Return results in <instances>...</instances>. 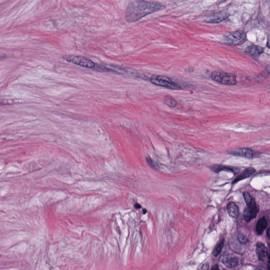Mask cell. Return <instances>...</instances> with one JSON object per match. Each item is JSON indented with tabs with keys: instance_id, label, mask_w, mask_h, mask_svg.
<instances>
[{
	"instance_id": "8992f818",
	"label": "cell",
	"mask_w": 270,
	"mask_h": 270,
	"mask_svg": "<svg viewBox=\"0 0 270 270\" xmlns=\"http://www.w3.org/2000/svg\"><path fill=\"white\" fill-rule=\"evenodd\" d=\"M246 33L241 30L229 33L225 38L226 43L233 46L242 45L246 41Z\"/></svg>"
},
{
	"instance_id": "44dd1931",
	"label": "cell",
	"mask_w": 270,
	"mask_h": 270,
	"mask_svg": "<svg viewBox=\"0 0 270 270\" xmlns=\"http://www.w3.org/2000/svg\"><path fill=\"white\" fill-rule=\"evenodd\" d=\"M221 270L219 268V267H218V265L217 264H216V265H214L213 267H212V270Z\"/></svg>"
},
{
	"instance_id": "7402d4cb",
	"label": "cell",
	"mask_w": 270,
	"mask_h": 270,
	"mask_svg": "<svg viewBox=\"0 0 270 270\" xmlns=\"http://www.w3.org/2000/svg\"><path fill=\"white\" fill-rule=\"evenodd\" d=\"M5 57H6V55L0 53V60H3L5 58Z\"/></svg>"
},
{
	"instance_id": "5b68a950",
	"label": "cell",
	"mask_w": 270,
	"mask_h": 270,
	"mask_svg": "<svg viewBox=\"0 0 270 270\" xmlns=\"http://www.w3.org/2000/svg\"><path fill=\"white\" fill-rule=\"evenodd\" d=\"M64 59L68 62L86 68L94 69L97 65L96 63L90 59L80 55H68L64 56Z\"/></svg>"
},
{
	"instance_id": "52a82bcc",
	"label": "cell",
	"mask_w": 270,
	"mask_h": 270,
	"mask_svg": "<svg viewBox=\"0 0 270 270\" xmlns=\"http://www.w3.org/2000/svg\"><path fill=\"white\" fill-rule=\"evenodd\" d=\"M229 14L228 12L221 11L210 14L205 19V22L209 23H219L225 20L229 17Z\"/></svg>"
},
{
	"instance_id": "d4e9b609",
	"label": "cell",
	"mask_w": 270,
	"mask_h": 270,
	"mask_svg": "<svg viewBox=\"0 0 270 270\" xmlns=\"http://www.w3.org/2000/svg\"><path fill=\"white\" fill-rule=\"evenodd\" d=\"M261 270V269H256V270Z\"/></svg>"
},
{
	"instance_id": "d6986e66",
	"label": "cell",
	"mask_w": 270,
	"mask_h": 270,
	"mask_svg": "<svg viewBox=\"0 0 270 270\" xmlns=\"http://www.w3.org/2000/svg\"><path fill=\"white\" fill-rule=\"evenodd\" d=\"M147 161L149 164L151 166H152L153 167L157 168H158V167H159V166L155 162L152 161V159L150 158H147Z\"/></svg>"
},
{
	"instance_id": "cb8c5ba5",
	"label": "cell",
	"mask_w": 270,
	"mask_h": 270,
	"mask_svg": "<svg viewBox=\"0 0 270 270\" xmlns=\"http://www.w3.org/2000/svg\"><path fill=\"white\" fill-rule=\"evenodd\" d=\"M269 230H270V229L268 228V231H267V235H268V238L270 237V235H269Z\"/></svg>"
},
{
	"instance_id": "7c38bea8",
	"label": "cell",
	"mask_w": 270,
	"mask_h": 270,
	"mask_svg": "<svg viewBox=\"0 0 270 270\" xmlns=\"http://www.w3.org/2000/svg\"><path fill=\"white\" fill-rule=\"evenodd\" d=\"M227 212L229 216L233 219H236L239 214V208L234 202H230L227 206Z\"/></svg>"
},
{
	"instance_id": "ffe728a7",
	"label": "cell",
	"mask_w": 270,
	"mask_h": 270,
	"mask_svg": "<svg viewBox=\"0 0 270 270\" xmlns=\"http://www.w3.org/2000/svg\"><path fill=\"white\" fill-rule=\"evenodd\" d=\"M209 263L204 264L203 265H202V267H200V268H199L198 270H209Z\"/></svg>"
},
{
	"instance_id": "603a6c76",
	"label": "cell",
	"mask_w": 270,
	"mask_h": 270,
	"mask_svg": "<svg viewBox=\"0 0 270 270\" xmlns=\"http://www.w3.org/2000/svg\"><path fill=\"white\" fill-rule=\"evenodd\" d=\"M135 207L136 209H139L141 208V206L139 204H136L135 205Z\"/></svg>"
},
{
	"instance_id": "8fae6325",
	"label": "cell",
	"mask_w": 270,
	"mask_h": 270,
	"mask_svg": "<svg viewBox=\"0 0 270 270\" xmlns=\"http://www.w3.org/2000/svg\"><path fill=\"white\" fill-rule=\"evenodd\" d=\"M255 171H255V169L254 168H247L246 169H245L244 171H243V173L239 175V176L236 177V178L234 179V181H232L233 184H236V183H238L239 181L250 177L252 175L254 174Z\"/></svg>"
},
{
	"instance_id": "e0dca14e",
	"label": "cell",
	"mask_w": 270,
	"mask_h": 270,
	"mask_svg": "<svg viewBox=\"0 0 270 270\" xmlns=\"http://www.w3.org/2000/svg\"><path fill=\"white\" fill-rule=\"evenodd\" d=\"M164 102L167 106H168L169 107H171V108L175 107L177 104V101L174 98L170 97H167L165 98Z\"/></svg>"
},
{
	"instance_id": "5bb4252c",
	"label": "cell",
	"mask_w": 270,
	"mask_h": 270,
	"mask_svg": "<svg viewBox=\"0 0 270 270\" xmlns=\"http://www.w3.org/2000/svg\"><path fill=\"white\" fill-rule=\"evenodd\" d=\"M221 261L229 268H233L238 264V260L235 258H228V257L223 255L221 258Z\"/></svg>"
},
{
	"instance_id": "277c9868",
	"label": "cell",
	"mask_w": 270,
	"mask_h": 270,
	"mask_svg": "<svg viewBox=\"0 0 270 270\" xmlns=\"http://www.w3.org/2000/svg\"><path fill=\"white\" fill-rule=\"evenodd\" d=\"M211 78L216 82L224 85L233 86L237 83L236 75L230 73L215 71L212 72Z\"/></svg>"
},
{
	"instance_id": "4fadbf2b",
	"label": "cell",
	"mask_w": 270,
	"mask_h": 270,
	"mask_svg": "<svg viewBox=\"0 0 270 270\" xmlns=\"http://www.w3.org/2000/svg\"><path fill=\"white\" fill-rule=\"evenodd\" d=\"M210 168L212 171L214 173H218L222 171H231L234 172V169L233 168L229 166L222 165H213L210 166Z\"/></svg>"
},
{
	"instance_id": "ac0fdd59",
	"label": "cell",
	"mask_w": 270,
	"mask_h": 270,
	"mask_svg": "<svg viewBox=\"0 0 270 270\" xmlns=\"http://www.w3.org/2000/svg\"><path fill=\"white\" fill-rule=\"evenodd\" d=\"M238 239L240 243H242V244H244L248 243V238H246L244 234H241V233L238 235Z\"/></svg>"
},
{
	"instance_id": "9c48e42d",
	"label": "cell",
	"mask_w": 270,
	"mask_h": 270,
	"mask_svg": "<svg viewBox=\"0 0 270 270\" xmlns=\"http://www.w3.org/2000/svg\"><path fill=\"white\" fill-rule=\"evenodd\" d=\"M256 252L260 261H264L267 257H268V250L263 243L262 242L257 243L256 246Z\"/></svg>"
},
{
	"instance_id": "7a4b0ae2",
	"label": "cell",
	"mask_w": 270,
	"mask_h": 270,
	"mask_svg": "<svg viewBox=\"0 0 270 270\" xmlns=\"http://www.w3.org/2000/svg\"><path fill=\"white\" fill-rule=\"evenodd\" d=\"M243 197L247 205L243 212V217L245 221L249 222L257 216L259 211V207L254 199L248 192L244 193Z\"/></svg>"
},
{
	"instance_id": "6da1fadb",
	"label": "cell",
	"mask_w": 270,
	"mask_h": 270,
	"mask_svg": "<svg viewBox=\"0 0 270 270\" xmlns=\"http://www.w3.org/2000/svg\"><path fill=\"white\" fill-rule=\"evenodd\" d=\"M165 8L162 4L153 1L137 0L129 2L127 7L125 17L128 23L138 21L146 16Z\"/></svg>"
},
{
	"instance_id": "30bf717a",
	"label": "cell",
	"mask_w": 270,
	"mask_h": 270,
	"mask_svg": "<svg viewBox=\"0 0 270 270\" xmlns=\"http://www.w3.org/2000/svg\"><path fill=\"white\" fill-rule=\"evenodd\" d=\"M264 51V48L261 46L256 45H251L245 49V52L250 56L257 57L263 53Z\"/></svg>"
},
{
	"instance_id": "2e32d148",
	"label": "cell",
	"mask_w": 270,
	"mask_h": 270,
	"mask_svg": "<svg viewBox=\"0 0 270 270\" xmlns=\"http://www.w3.org/2000/svg\"><path fill=\"white\" fill-rule=\"evenodd\" d=\"M224 239H221V241L217 243V244L216 245L213 251V254L214 257H217V255L221 253L222 250L223 248V246H224Z\"/></svg>"
},
{
	"instance_id": "ba28073f",
	"label": "cell",
	"mask_w": 270,
	"mask_h": 270,
	"mask_svg": "<svg viewBox=\"0 0 270 270\" xmlns=\"http://www.w3.org/2000/svg\"><path fill=\"white\" fill-rule=\"evenodd\" d=\"M229 154L235 156H239L242 157L246 158L248 159H251L254 156L253 151L250 148H240L236 149L234 151H229Z\"/></svg>"
},
{
	"instance_id": "3957f363",
	"label": "cell",
	"mask_w": 270,
	"mask_h": 270,
	"mask_svg": "<svg viewBox=\"0 0 270 270\" xmlns=\"http://www.w3.org/2000/svg\"><path fill=\"white\" fill-rule=\"evenodd\" d=\"M150 81L156 86L166 88L172 90H181L182 89L180 84L174 82L168 77L164 75H154L150 77Z\"/></svg>"
},
{
	"instance_id": "9a60e30c",
	"label": "cell",
	"mask_w": 270,
	"mask_h": 270,
	"mask_svg": "<svg viewBox=\"0 0 270 270\" xmlns=\"http://www.w3.org/2000/svg\"><path fill=\"white\" fill-rule=\"evenodd\" d=\"M267 224L268 222L265 217H262L259 219L256 226V232L257 234L258 235L262 234L267 228Z\"/></svg>"
}]
</instances>
